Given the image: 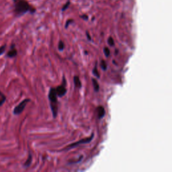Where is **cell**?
<instances>
[{"mask_svg": "<svg viewBox=\"0 0 172 172\" xmlns=\"http://www.w3.org/2000/svg\"><path fill=\"white\" fill-rule=\"evenodd\" d=\"M14 3V13L17 16H22L30 12L34 14L36 9L30 5L26 0H13Z\"/></svg>", "mask_w": 172, "mask_h": 172, "instance_id": "1", "label": "cell"}, {"mask_svg": "<svg viewBox=\"0 0 172 172\" xmlns=\"http://www.w3.org/2000/svg\"><path fill=\"white\" fill-rule=\"evenodd\" d=\"M57 97L58 96L57 95L55 88H50L49 93V99L50 102V108H51L53 118H56L58 113Z\"/></svg>", "mask_w": 172, "mask_h": 172, "instance_id": "2", "label": "cell"}, {"mask_svg": "<svg viewBox=\"0 0 172 172\" xmlns=\"http://www.w3.org/2000/svg\"><path fill=\"white\" fill-rule=\"evenodd\" d=\"M30 102V99H24V100H22L21 102H20L18 105L16 106V107L14 108V109L13 110V113L14 115H19L23 112L24 110L26 108V106L27 105V103Z\"/></svg>", "mask_w": 172, "mask_h": 172, "instance_id": "3", "label": "cell"}, {"mask_svg": "<svg viewBox=\"0 0 172 172\" xmlns=\"http://www.w3.org/2000/svg\"><path fill=\"white\" fill-rule=\"evenodd\" d=\"M63 83L60 85H59L57 87L55 88L56 90V93L58 97L62 98L67 93V88H66V80H65V76H63Z\"/></svg>", "mask_w": 172, "mask_h": 172, "instance_id": "4", "label": "cell"}, {"mask_svg": "<svg viewBox=\"0 0 172 172\" xmlns=\"http://www.w3.org/2000/svg\"><path fill=\"white\" fill-rule=\"evenodd\" d=\"M93 136H94V135H93V133H92V135H91V136H90V137L82 139V140L77 141V142H76V143H73V144H71V145H68L67 147L65 149V150H69V149L75 148V146H79V145H82V144H85V143H90V141H92V140L93 138Z\"/></svg>", "mask_w": 172, "mask_h": 172, "instance_id": "5", "label": "cell"}, {"mask_svg": "<svg viewBox=\"0 0 172 172\" xmlns=\"http://www.w3.org/2000/svg\"><path fill=\"white\" fill-rule=\"evenodd\" d=\"M17 50L16 49V46H15V44H12L11 47H10V49L9 50V51L7 52L6 56L9 58H14L17 56Z\"/></svg>", "mask_w": 172, "mask_h": 172, "instance_id": "6", "label": "cell"}, {"mask_svg": "<svg viewBox=\"0 0 172 172\" xmlns=\"http://www.w3.org/2000/svg\"><path fill=\"white\" fill-rule=\"evenodd\" d=\"M97 112H98V117L99 119L103 118V116H105V109L103 106H99L97 108Z\"/></svg>", "mask_w": 172, "mask_h": 172, "instance_id": "7", "label": "cell"}, {"mask_svg": "<svg viewBox=\"0 0 172 172\" xmlns=\"http://www.w3.org/2000/svg\"><path fill=\"white\" fill-rule=\"evenodd\" d=\"M73 82H74L75 87L79 88V89L82 87V83H81V81L79 79V77L74 76V77H73Z\"/></svg>", "mask_w": 172, "mask_h": 172, "instance_id": "8", "label": "cell"}, {"mask_svg": "<svg viewBox=\"0 0 172 172\" xmlns=\"http://www.w3.org/2000/svg\"><path fill=\"white\" fill-rule=\"evenodd\" d=\"M32 156L31 154L29 153L28 157V159H26V162H25L24 164V168H28V167H30L32 163Z\"/></svg>", "mask_w": 172, "mask_h": 172, "instance_id": "9", "label": "cell"}, {"mask_svg": "<svg viewBox=\"0 0 172 172\" xmlns=\"http://www.w3.org/2000/svg\"><path fill=\"white\" fill-rule=\"evenodd\" d=\"M92 80V83H93V89H94L95 92H98V91H99V90H100L99 83H98V82H97V80H96L95 79H93H93Z\"/></svg>", "mask_w": 172, "mask_h": 172, "instance_id": "10", "label": "cell"}, {"mask_svg": "<svg viewBox=\"0 0 172 172\" xmlns=\"http://www.w3.org/2000/svg\"><path fill=\"white\" fill-rule=\"evenodd\" d=\"M0 96H1V99H0V107L4 104L6 100V96L1 91H0Z\"/></svg>", "mask_w": 172, "mask_h": 172, "instance_id": "11", "label": "cell"}, {"mask_svg": "<svg viewBox=\"0 0 172 172\" xmlns=\"http://www.w3.org/2000/svg\"><path fill=\"white\" fill-rule=\"evenodd\" d=\"M93 74L95 75V77H97L98 78H99L100 77V74H99V73H98V67H97V63H96L95 65V67L94 68H93Z\"/></svg>", "mask_w": 172, "mask_h": 172, "instance_id": "12", "label": "cell"}, {"mask_svg": "<svg viewBox=\"0 0 172 172\" xmlns=\"http://www.w3.org/2000/svg\"><path fill=\"white\" fill-rule=\"evenodd\" d=\"M100 66H101V68H102L103 71H106V69H107V63H106V62L104 60H101Z\"/></svg>", "mask_w": 172, "mask_h": 172, "instance_id": "13", "label": "cell"}, {"mask_svg": "<svg viewBox=\"0 0 172 172\" xmlns=\"http://www.w3.org/2000/svg\"><path fill=\"white\" fill-rule=\"evenodd\" d=\"M64 48H65L64 43H63V42L61 41V40H60L59 42V45H58V49L60 50V51H62V50L64 49Z\"/></svg>", "mask_w": 172, "mask_h": 172, "instance_id": "14", "label": "cell"}, {"mask_svg": "<svg viewBox=\"0 0 172 172\" xmlns=\"http://www.w3.org/2000/svg\"><path fill=\"white\" fill-rule=\"evenodd\" d=\"M6 44H4V45H2V46L0 47V56H1V55L4 54L5 51H6Z\"/></svg>", "mask_w": 172, "mask_h": 172, "instance_id": "15", "label": "cell"}, {"mask_svg": "<svg viewBox=\"0 0 172 172\" xmlns=\"http://www.w3.org/2000/svg\"><path fill=\"white\" fill-rule=\"evenodd\" d=\"M103 52H104L105 56H106V57H109V56H110V49H108V47H105L104 49H103Z\"/></svg>", "mask_w": 172, "mask_h": 172, "instance_id": "16", "label": "cell"}, {"mask_svg": "<svg viewBox=\"0 0 172 172\" xmlns=\"http://www.w3.org/2000/svg\"><path fill=\"white\" fill-rule=\"evenodd\" d=\"M108 43L109 44V45L111 47H113L114 45V40L112 37H110L109 39H108Z\"/></svg>", "mask_w": 172, "mask_h": 172, "instance_id": "17", "label": "cell"}, {"mask_svg": "<svg viewBox=\"0 0 172 172\" xmlns=\"http://www.w3.org/2000/svg\"><path fill=\"white\" fill-rule=\"evenodd\" d=\"M70 1H68L66 4H65L64 6H63V8H62V11H65V10H66L67 8H68V7L69 6V5H70Z\"/></svg>", "mask_w": 172, "mask_h": 172, "instance_id": "18", "label": "cell"}, {"mask_svg": "<svg viewBox=\"0 0 172 172\" xmlns=\"http://www.w3.org/2000/svg\"><path fill=\"white\" fill-rule=\"evenodd\" d=\"M73 22V20H67V22H66V24H65V28H67L68 27V26H69V24H71Z\"/></svg>", "mask_w": 172, "mask_h": 172, "instance_id": "19", "label": "cell"}, {"mask_svg": "<svg viewBox=\"0 0 172 172\" xmlns=\"http://www.w3.org/2000/svg\"><path fill=\"white\" fill-rule=\"evenodd\" d=\"M80 17H82V18H83V20H88V16H86V15H83V16H81Z\"/></svg>", "mask_w": 172, "mask_h": 172, "instance_id": "20", "label": "cell"}, {"mask_svg": "<svg viewBox=\"0 0 172 172\" xmlns=\"http://www.w3.org/2000/svg\"><path fill=\"white\" fill-rule=\"evenodd\" d=\"M86 34H87V39H89L90 40H92V39H91V37H90V36L89 33H88V32H86Z\"/></svg>", "mask_w": 172, "mask_h": 172, "instance_id": "21", "label": "cell"}]
</instances>
